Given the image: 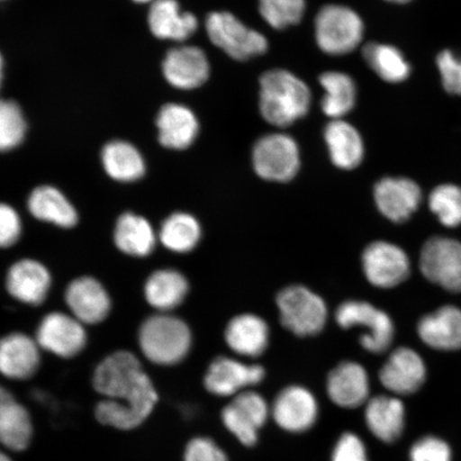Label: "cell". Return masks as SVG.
I'll use <instances>...</instances> for the list:
<instances>
[{
    "label": "cell",
    "mask_w": 461,
    "mask_h": 461,
    "mask_svg": "<svg viewBox=\"0 0 461 461\" xmlns=\"http://www.w3.org/2000/svg\"><path fill=\"white\" fill-rule=\"evenodd\" d=\"M184 461H229L226 453L210 438L198 437L187 443Z\"/></svg>",
    "instance_id": "cell-43"
},
{
    "label": "cell",
    "mask_w": 461,
    "mask_h": 461,
    "mask_svg": "<svg viewBox=\"0 0 461 461\" xmlns=\"http://www.w3.org/2000/svg\"><path fill=\"white\" fill-rule=\"evenodd\" d=\"M41 348L34 337L15 331L0 338V374L11 380L32 378L41 366Z\"/></svg>",
    "instance_id": "cell-20"
},
{
    "label": "cell",
    "mask_w": 461,
    "mask_h": 461,
    "mask_svg": "<svg viewBox=\"0 0 461 461\" xmlns=\"http://www.w3.org/2000/svg\"><path fill=\"white\" fill-rule=\"evenodd\" d=\"M201 234L197 218L184 212L167 217L158 233L160 244L178 255L193 251L199 244Z\"/></svg>",
    "instance_id": "cell-35"
},
{
    "label": "cell",
    "mask_w": 461,
    "mask_h": 461,
    "mask_svg": "<svg viewBox=\"0 0 461 461\" xmlns=\"http://www.w3.org/2000/svg\"><path fill=\"white\" fill-rule=\"evenodd\" d=\"M23 221L13 205L0 202V249H10L22 239Z\"/></svg>",
    "instance_id": "cell-41"
},
{
    "label": "cell",
    "mask_w": 461,
    "mask_h": 461,
    "mask_svg": "<svg viewBox=\"0 0 461 461\" xmlns=\"http://www.w3.org/2000/svg\"><path fill=\"white\" fill-rule=\"evenodd\" d=\"M370 377L359 363L345 361L333 368L327 379V393L332 402L345 409L366 405L370 397Z\"/></svg>",
    "instance_id": "cell-22"
},
{
    "label": "cell",
    "mask_w": 461,
    "mask_h": 461,
    "mask_svg": "<svg viewBox=\"0 0 461 461\" xmlns=\"http://www.w3.org/2000/svg\"><path fill=\"white\" fill-rule=\"evenodd\" d=\"M363 59L380 79L388 84H402L411 77L412 67L396 46L368 42L362 49Z\"/></svg>",
    "instance_id": "cell-33"
},
{
    "label": "cell",
    "mask_w": 461,
    "mask_h": 461,
    "mask_svg": "<svg viewBox=\"0 0 461 461\" xmlns=\"http://www.w3.org/2000/svg\"><path fill=\"white\" fill-rule=\"evenodd\" d=\"M65 302L70 314L85 326L100 325L113 310V299L105 285L92 276H80L68 285Z\"/></svg>",
    "instance_id": "cell-12"
},
{
    "label": "cell",
    "mask_w": 461,
    "mask_h": 461,
    "mask_svg": "<svg viewBox=\"0 0 461 461\" xmlns=\"http://www.w3.org/2000/svg\"><path fill=\"white\" fill-rule=\"evenodd\" d=\"M429 206L442 226H461V186L453 183L436 186L429 194Z\"/></svg>",
    "instance_id": "cell-36"
},
{
    "label": "cell",
    "mask_w": 461,
    "mask_h": 461,
    "mask_svg": "<svg viewBox=\"0 0 461 461\" xmlns=\"http://www.w3.org/2000/svg\"><path fill=\"white\" fill-rule=\"evenodd\" d=\"M408 461H454L453 447L445 438L426 434L412 443Z\"/></svg>",
    "instance_id": "cell-39"
},
{
    "label": "cell",
    "mask_w": 461,
    "mask_h": 461,
    "mask_svg": "<svg viewBox=\"0 0 461 461\" xmlns=\"http://www.w3.org/2000/svg\"><path fill=\"white\" fill-rule=\"evenodd\" d=\"M0 461H14V460L11 459L9 455L5 454L3 451H0Z\"/></svg>",
    "instance_id": "cell-46"
},
{
    "label": "cell",
    "mask_w": 461,
    "mask_h": 461,
    "mask_svg": "<svg viewBox=\"0 0 461 461\" xmlns=\"http://www.w3.org/2000/svg\"><path fill=\"white\" fill-rule=\"evenodd\" d=\"M362 267L371 285L392 288L408 279L411 264L401 247L379 240L366 248L362 255Z\"/></svg>",
    "instance_id": "cell-13"
},
{
    "label": "cell",
    "mask_w": 461,
    "mask_h": 461,
    "mask_svg": "<svg viewBox=\"0 0 461 461\" xmlns=\"http://www.w3.org/2000/svg\"><path fill=\"white\" fill-rule=\"evenodd\" d=\"M374 200L378 211L390 221L403 223L416 214L423 192L412 178L385 176L375 185Z\"/></svg>",
    "instance_id": "cell-15"
},
{
    "label": "cell",
    "mask_w": 461,
    "mask_h": 461,
    "mask_svg": "<svg viewBox=\"0 0 461 461\" xmlns=\"http://www.w3.org/2000/svg\"><path fill=\"white\" fill-rule=\"evenodd\" d=\"M435 62L443 90L449 95L461 96V54L452 50H442L436 56Z\"/></svg>",
    "instance_id": "cell-40"
},
{
    "label": "cell",
    "mask_w": 461,
    "mask_h": 461,
    "mask_svg": "<svg viewBox=\"0 0 461 461\" xmlns=\"http://www.w3.org/2000/svg\"><path fill=\"white\" fill-rule=\"evenodd\" d=\"M428 379V368L417 351L400 348L392 351L379 372L383 387L392 395L409 396L418 393Z\"/></svg>",
    "instance_id": "cell-17"
},
{
    "label": "cell",
    "mask_w": 461,
    "mask_h": 461,
    "mask_svg": "<svg viewBox=\"0 0 461 461\" xmlns=\"http://www.w3.org/2000/svg\"><path fill=\"white\" fill-rule=\"evenodd\" d=\"M132 2H135L137 4H148V3H153L154 0H132Z\"/></svg>",
    "instance_id": "cell-47"
},
{
    "label": "cell",
    "mask_w": 461,
    "mask_h": 461,
    "mask_svg": "<svg viewBox=\"0 0 461 461\" xmlns=\"http://www.w3.org/2000/svg\"><path fill=\"white\" fill-rule=\"evenodd\" d=\"M27 209L37 221L56 228L71 230L79 222L77 207L61 190L51 185L34 188L28 195Z\"/></svg>",
    "instance_id": "cell-23"
},
{
    "label": "cell",
    "mask_w": 461,
    "mask_h": 461,
    "mask_svg": "<svg viewBox=\"0 0 461 461\" xmlns=\"http://www.w3.org/2000/svg\"><path fill=\"white\" fill-rule=\"evenodd\" d=\"M26 131V120L19 104L0 99V153L20 147Z\"/></svg>",
    "instance_id": "cell-37"
},
{
    "label": "cell",
    "mask_w": 461,
    "mask_h": 461,
    "mask_svg": "<svg viewBox=\"0 0 461 461\" xmlns=\"http://www.w3.org/2000/svg\"><path fill=\"white\" fill-rule=\"evenodd\" d=\"M188 292L186 276L173 268L155 270L143 285L144 299L158 313H170L180 307Z\"/></svg>",
    "instance_id": "cell-29"
},
{
    "label": "cell",
    "mask_w": 461,
    "mask_h": 461,
    "mask_svg": "<svg viewBox=\"0 0 461 461\" xmlns=\"http://www.w3.org/2000/svg\"><path fill=\"white\" fill-rule=\"evenodd\" d=\"M339 327L366 330L360 338L362 348L373 354H383L394 339V324L384 311L366 302L349 301L339 305L336 313Z\"/></svg>",
    "instance_id": "cell-8"
},
{
    "label": "cell",
    "mask_w": 461,
    "mask_h": 461,
    "mask_svg": "<svg viewBox=\"0 0 461 461\" xmlns=\"http://www.w3.org/2000/svg\"><path fill=\"white\" fill-rule=\"evenodd\" d=\"M365 37V23L355 10L342 5H324L315 17L316 43L322 53H353Z\"/></svg>",
    "instance_id": "cell-4"
},
{
    "label": "cell",
    "mask_w": 461,
    "mask_h": 461,
    "mask_svg": "<svg viewBox=\"0 0 461 461\" xmlns=\"http://www.w3.org/2000/svg\"><path fill=\"white\" fill-rule=\"evenodd\" d=\"M33 424L27 409L0 384V445L22 452L31 446Z\"/></svg>",
    "instance_id": "cell-27"
},
{
    "label": "cell",
    "mask_w": 461,
    "mask_h": 461,
    "mask_svg": "<svg viewBox=\"0 0 461 461\" xmlns=\"http://www.w3.org/2000/svg\"><path fill=\"white\" fill-rule=\"evenodd\" d=\"M273 418L279 428L293 434L312 429L319 418V402L308 389L291 385L276 397Z\"/></svg>",
    "instance_id": "cell-18"
},
{
    "label": "cell",
    "mask_w": 461,
    "mask_h": 461,
    "mask_svg": "<svg viewBox=\"0 0 461 461\" xmlns=\"http://www.w3.org/2000/svg\"><path fill=\"white\" fill-rule=\"evenodd\" d=\"M325 141L332 164L339 169L354 170L365 158V141L359 131L342 119L327 124Z\"/></svg>",
    "instance_id": "cell-30"
},
{
    "label": "cell",
    "mask_w": 461,
    "mask_h": 461,
    "mask_svg": "<svg viewBox=\"0 0 461 461\" xmlns=\"http://www.w3.org/2000/svg\"><path fill=\"white\" fill-rule=\"evenodd\" d=\"M252 165L257 175L265 181L290 182L301 169V151L292 136L273 132L256 142Z\"/></svg>",
    "instance_id": "cell-7"
},
{
    "label": "cell",
    "mask_w": 461,
    "mask_h": 461,
    "mask_svg": "<svg viewBox=\"0 0 461 461\" xmlns=\"http://www.w3.org/2000/svg\"><path fill=\"white\" fill-rule=\"evenodd\" d=\"M420 268L431 284L451 293H461V241L435 236L424 244Z\"/></svg>",
    "instance_id": "cell-10"
},
{
    "label": "cell",
    "mask_w": 461,
    "mask_h": 461,
    "mask_svg": "<svg viewBox=\"0 0 461 461\" xmlns=\"http://www.w3.org/2000/svg\"><path fill=\"white\" fill-rule=\"evenodd\" d=\"M331 461H370L367 448L358 435L345 432L334 446Z\"/></svg>",
    "instance_id": "cell-42"
},
{
    "label": "cell",
    "mask_w": 461,
    "mask_h": 461,
    "mask_svg": "<svg viewBox=\"0 0 461 461\" xmlns=\"http://www.w3.org/2000/svg\"><path fill=\"white\" fill-rule=\"evenodd\" d=\"M282 324L298 337L319 334L326 325L328 310L322 298L308 287L292 285L276 296Z\"/></svg>",
    "instance_id": "cell-6"
},
{
    "label": "cell",
    "mask_w": 461,
    "mask_h": 461,
    "mask_svg": "<svg viewBox=\"0 0 461 461\" xmlns=\"http://www.w3.org/2000/svg\"><path fill=\"white\" fill-rule=\"evenodd\" d=\"M163 73L167 82L175 88L194 90L210 78L211 66L200 48L183 45L168 50L163 62Z\"/></svg>",
    "instance_id": "cell-19"
},
{
    "label": "cell",
    "mask_w": 461,
    "mask_h": 461,
    "mask_svg": "<svg viewBox=\"0 0 461 461\" xmlns=\"http://www.w3.org/2000/svg\"><path fill=\"white\" fill-rule=\"evenodd\" d=\"M157 125L161 146L176 151L192 147L199 135L198 118L182 104L168 103L161 107Z\"/></svg>",
    "instance_id": "cell-24"
},
{
    "label": "cell",
    "mask_w": 461,
    "mask_h": 461,
    "mask_svg": "<svg viewBox=\"0 0 461 461\" xmlns=\"http://www.w3.org/2000/svg\"><path fill=\"white\" fill-rule=\"evenodd\" d=\"M264 378L262 366L219 357L207 368L204 387L212 395L234 397L261 384Z\"/></svg>",
    "instance_id": "cell-16"
},
{
    "label": "cell",
    "mask_w": 461,
    "mask_h": 461,
    "mask_svg": "<svg viewBox=\"0 0 461 461\" xmlns=\"http://www.w3.org/2000/svg\"><path fill=\"white\" fill-rule=\"evenodd\" d=\"M5 285L14 301L39 307L50 295L53 276L42 262L25 258L11 264L5 274Z\"/></svg>",
    "instance_id": "cell-14"
},
{
    "label": "cell",
    "mask_w": 461,
    "mask_h": 461,
    "mask_svg": "<svg viewBox=\"0 0 461 461\" xmlns=\"http://www.w3.org/2000/svg\"><path fill=\"white\" fill-rule=\"evenodd\" d=\"M34 339L42 350L62 359H72L86 348L88 332L72 314L54 311L39 321Z\"/></svg>",
    "instance_id": "cell-9"
},
{
    "label": "cell",
    "mask_w": 461,
    "mask_h": 461,
    "mask_svg": "<svg viewBox=\"0 0 461 461\" xmlns=\"http://www.w3.org/2000/svg\"><path fill=\"white\" fill-rule=\"evenodd\" d=\"M305 7V0H258L259 14L276 31L299 24L303 19Z\"/></svg>",
    "instance_id": "cell-38"
},
{
    "label": "cell",
    "mask_w": 461,
    "mask_h": 461,
    "mask_svg": "<svg viewBox=\"0 0 461 461\" xmlns=\"http://www.w3.org/2000/svg\"><path fill=\"white\" fill-rule=\"evenodd\" d=\"M113 238L115 248L121 253L135 258L151 256L158 241V235L151 222L134 212H125L118 217Z\"/></svg>",
    "instance_id": "cell-25"
},
{
    "label": "cell",
    "mask_w": 461,
    "mask_h": 461,
    "mask_svg": "<svg viewBox=\"0 0 461 461\" xmlns=\"http://www.w3.org/2000/svg\"><path fill=\"white\" fill-rule=\"evenodd\" d=\"M137 341L148 361L159 366H171L186 358L192 348L193 334L180 317L155 313L141 322Z\"/></svg>",
    "instance_id": "cell-3"
},
{
    "label": "cell",
    "mask_w": 461,
    "mask_h": 461,
    "mask_svg": "<svg viewBox=\"0 0 461 461\" xmlns=\"http://www.w3.org/2000/svg\"><path fill=\"white\" fill-rule=\"evenodd\" d=\"M365 420L371 434L385 445H393L405 432V403L395 395H377L366 403Z\"/></svg>",
    "instance_id": "cell-21"
},
{
    "label": "cell",
    "mask_w": 461,
    "mask_h": 461,
    "mask_svg": "<svg viewBox=\"0 0 461 461\" xmlns=\"http://www.w3.org/2000/svg\"><path fill=\"white\" fill-rule=\"evenodd\" d=\"M205 28L212 44L236 61L250 60L268 50L267 39L261 32L246 26L227 11L207 15Z\"/></svg>",
    "instance_id": "cell-5"
},
{
    "label": "cell",
    "mask_w": 461,
    "mask_h": 461,
    "mask_svg": "<svg viewBox=\"0 0 461 461\" xmlns=\"http://www.w3.org/2000/svg\"><path fill=\"white\" fill-rule=\"evenodd\" d=\"M92 384L104 397L95 407V418L109 428H140L158 402L152 379L143 370L140 359L129 350L106 356L96 366Z\"/></svg>",
    "instance_id": "cell-1"
},
{
    "label": "cell",
    "mask_w": 461,
    "mask_h": 461,
    "mask_svg": "<svg viewBox=\"0 0 461 461\" xmlns=\"http://www.w3.org/2000/svg\"><path fill=\"white\" fill-rule=\"evenodd\" d=\"M325 95L321 102L327 117L339 120L353 111L357 103V85L348 74L338 71L322 73L319 78Z\"/></svg>",
    "instance_id": "cell-34"
},
{
    "label": "cell",
    "mask_w": 461,
    "mask_h": 461,
    "mask_svg": "<svg viewBox=\"0 0 461 461\" xmlns=\"http://www.w3.org/2000/svg\"><path fill=\"white\" fill-rule=\"evenodd\" d=\"M149 27L160 40L184 42L198 31V19L182 11L177 0H154L149 11Z\"/></svg>",
    "instance_id": "cell-26"
},
{
    "label": "cell",
    "mask_w": 461,
    "mask_h": 461,
    "mask_svg": "<svg viewBox=\"0 0 461 461\" xmlns=\"http://www.w3.org/2000/svg\"><path fill=\"white\" fill-rule=\"evenodd\" d=\"M312 94L303 79L284 68H273L259 78L258 107L276 128L285 129L308 114Z\"/></svg>",
    "instance_id": "cell-2"
},
{
    "label": "cell",
    "mask_w": 461,
    "mask_h": 461,
    "mask_svg": "<svg viewBox=\"0 0 461 461\" xmlns=\"http://www.w3.org/2000/svg\"><path fill=\"white\" fill-rule=\"evenodd\" d=\"M384 2L394 4V5H407L413 2V0H384Z\"/></svg>",
    "instance_id": "cell-44"
},
{
    "label": "cell",
    "mask_w": 461,
    "mask_h": 461,
    "mask_svg": "<svg viewBox=\"0 0 461 461\" xmlns=\"http://www.w3.org/2000/svg\"><path fill=\"white\" fill-rule=\"evenodd\" d=\"M0 2H5V0H0Z\"/></svg>",
    "instance_id": "cell-48"
},
{
    "label": "cell",
    "mask_w": 461,
    "mask_h": 461,
    "mask_svg": "<svg viewBox=\"0 0 461 461\" xmlns=\"http://www.w3.org/2000/svg\"><path fill=\"white\" fill-rule=\"evenodd\" d=\"M270 409L267 401L255 391H245L232 397L222 409L221 419L226 429L241 445L255 447L259 429L267 424Z\"/></svg>",
    "instance_id": "cell-11"
},
{
    "label": "cell",
    "mask_w": 461,
    "mask_h": 461,
    "mask_svg": "<svg viewBox=\"0 0 461 461\" xmlns=\"http://www.w3.org/2000/svg\"><path fill=\"white\" fill-rule=\"evenodd\" d=\"M226 342L234 353L256 358L267 348V322L255 314H241L230 320L224 333Z\"/></svg>",
    "instance_id": "cell-31"
},
{
    "label": "cell",
    "mask_w": 461,
    "mask_h": 461,
    "mask_svg": "<svg viewBox=\"0 0 461 461\" xmlns=\"http://www.w3.org/2000/svg\"><path fill=\"white\" fill-rule=\"evenodd\" d=\"M4 59L2 54H0V86H2L4 77Z\"/></svg>",
    "instance_id": "cell-45"
},
{
    "label": "cell",
    "mask_w": 461,
    "mask_h": 461,
    "mask_svg": "<svg viewBox=\"0 0 461 461\" xmlns=\"http://www.w3.org/2000/svg\"><path fill=\"white\" fill-rule=\"evenodd\" d=\"M104 170L113 180L120 183H134L146 175V161L132 144L114 140L106 144L102 151Z\"/></svg>",
    "instance_id": "cell-32"
},
{
    "label": "cell",
    "mask_w": 461,
    "mask_h": 461,
    "mask_svg": "<svg viewBox=\"0 0 461 461\" xmlns=\"http://www.w3.org/2000/svg\"><path fill=\"white\" fill-rule=\"evenodd\" d=\"M418 336L432 349H461V310L455 305H445L423 316L419 321Z\"/></svg>",
    "instance_id": "cell-28"
}]
</instances>
